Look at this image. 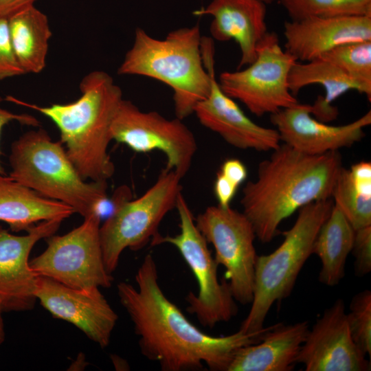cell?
<instances>
[{"mask_svg": "<svg viewBox=\"0 0 371 371\" xmlns=\"http://www.w3.org/2000/svg\"><path fill=\"white\" fill-rule=\"evenodd\" d=\"M348 322L353 341L361 351L371 357V291L363 290L352 299Z\"/></svg>", "mask_w": 371, "mask_h": 371, "instance_id": "83f0119b", "label": "cell"}, {"mask_svg": "<svg viewBox=\"0 0 371 371\" xmlns=\"http://www.w3.org/2000/svg\"><path fill=\"white\" fill-rule=\"evenodd\" d=\"M264 3H265L266 4H268V3H271L273 1H274L275 0H261Z\"/></svg>", "mask_w": 371, "mask_h": 371, "instance_id": "d590c367", "label": "cell"}, {"mask_svg": "<svg viewBox=\"0 0 371 371\" xmlns=\"http://www.w3.org/2000/svg\"><path fill=\"white\" fill-rule=\"evenodd\" d=\"M238 187L247 177V169L238 159H226L221 166L218 171Z\"/></svg>", "mask_w": 371, "mask_h": 371, "instance_id": "1f68e13d", "label": "cell"}, {"mask_svg": "<svg viewBox=\"0 0 371 371\" xmlns=\"http://www.w3.org/2000/svg\"><path fill=\"white\" fill-rule=\"evenodd\" d=\"M355 258L356 276L363 277L371 271V225L355 230L351 251Z\"/></svg>", "mask_w": 371, "mask_h": 371, "instance_id": "f546056e", "label": "cell"}, {"mask_svg": "<svg viewBox=\"0 0 371 371\" xmlns=\"http://www.w3.org/2000/svg\"><path fill=\"white\" fill-rule=\"evenodd\" d=\"M201 51L204 65L211 74L212 87L209 95L194 110L200 123L235 148L260 152L278 148L281 144L278 131L253 122L221 89L215 78L214 45L210 38H202Z\"/></svg>", "mask_w": 371, "mask_h": 371, "instance_id": "4fadbf2b", "label": "cell"}, {"mask_svg": "<svg viewBox=\"0 0 371 371\" xmlns=\"http://www.w3.org/2000/svg\"><path fill=\"white\" fill-rule=\"evenodd\" d=\"M135 278L137 287L126 282L117 285L118 297L133 324L141 353L157 362L162 371L200 370L204 365L212 371H227L235 352L260 341L269 328L249 334L238 330L221 337L205 333L166 296L150 254Z\"/></svg>", "mask_w": 371, "mask_h": 371, "instance_id": "6da1fadb", "label": "cell"}, {"mask_svg": "<svg viewBox=\"0 0 371 371\" xmlns=\"http://www.w3.org/2000/svg\"><path fill=\"white\" fill-rule=\"evenodd\" d=\"M101 217L93 212L78 227L47 238V248L30 261L38 276L80 290L109 288L113 278L105 268L100 239Z\"/></svg>", "mask_w": 371, "mask_h": 371, "instance_id": "9c48e42d", "label": "cell"}, {"mask_svg": "<svg viewBox=\"0 0 371 371\" xmlns=\"http://www.w3.org/2000/svg\"><path fill=\"white\" fill-rule=\"evenodd\" d=\"M327 60L344 71L361 88L362 93L371 100V41L339 45L324 54Z\"/></svg>", "mask_w": 371, "mask_h": 371, "instance_id": "484cf974", "label": "cell"}, {"mask_svg": "<svg viewBox=\"0 0 371 371\" xmlns=\"http://www.w3.org/2000/svg\"><path fill=\"white\" fill-rule=\"evenodd\" d=\"M111 133L112 140L137 153L161 151L166 157L164 170L174 171L181 178L190 169L197 150L195 137L182 120L142 111L124 99L115 115Z\"/></svg>", "mask_w": 371, "mask_h": 371, "instance_id": "7c38bea8", "label": "cell"}, {"mask_svg": "<svg viewBox=\"0 0 371 371\" xmlns=\"http://www.w3.org/2000/svg\"><path fill=\"white\" fill-rule=\"evenodd\" d=\"M9 176L44 197L70 206L84 218L107 211L106 181H86L63 144L43 129L27 131L11 145Z\"/></svg>", "mask_w": 371, "mask_h": 371, "instance_id": "5b68a950", "label": "cell"}, {"mask_svg": "<svg viewBox=\"0 0 371 371\" xmlns=\"http://www.w3.org/2000/svg\"><path fill=\"white\" fill-rule=\"evenodd\" d=\"M355 229L335 205L322 225L314 243L313 254L321 260L319 281L328 286L337 285L345 276V266L351 253Z\"/></svg>", "mask_w": 371, "mask_h": 371, "instance_id": "603a6c76", "label": "cell"}, {"mask_svg": "<svg viewBox=\"0 0 371 371\" xmlns=\"http://www.w3.org/2000/svg\"><path fill=\"white\" fill-rule=\"evenodd\" d=\"M79 88L80 97L67 104L41 106L10 100L41 113L56 124L69 158L84 179L106 181L115 172L108 147L122 92L109 74L99 70L87 74Z\"/></svg>", "mask_w": 371, "mask_h": 371, "instance_id": "3957f363", "label": "cell"}, {"mask_svg": "<svg viewBox=\"0 0 371 371\" xmlns=\"http://www.w3.org/2000/svg\"><path fill=\"white\" fill-rule=\"evenodd\" d=\"M62 221H41L23 236L14 235L0 226V301L3 311L34 308L38 276L30 266L29 256L34 245L54 234Z\"/></svg>", "mask_w": 371, "mask_h": 371, "instance_id": "2e32d148", "label": "cell"}, {"mask_svg": "<svg viewBox=\"0 0 371 371\" xmlns=\"http://www.w3.org/2000/svg\"><path fill=\"white\" fill-rule=\"evenodd\" d=\"M3 309L0 301V346L3 344L5 340V330H4V324L2 313Z\"/></svg>", "mask_w": 371, "mask_h": 371, "instance_id": "e575fe53", "label": "cell"}, {"mask_svg": "<svg viewBox=\"0 0 371 371\" xmlns=\"http://www.w3.org/2000/svg\"><path fill=\"white\" fill-rule=\"evenodd\" d=\"M24 74L12 45L8 20L0 16V80Z\"/></svg>", "mask_w": 371, "mask_h": 371, "instance_id": "f1b7e54d", "label": "cell"}, {"mask_svg": "<svg viewBox=\"0 0 371 371\" xmlns=\"http://www.w3.org/2000/svg\"><path fill=\"white\" fill-rule=\"evenodd\" d=\"M333 205L330 198L300 208L293 226L283 232L284 240L280 246L269 254L257 256L254 297L249 313L241 323L239 330L242 332L249 334L263 329L272 306L291 295Z\"/></svg>", "mask_w": 371, "mask_h": 371, "instance_id": "8992f818", "label": "cell"}, {"mask_svg": "<svg viewBox=\"0 0 371 371\" xmlns=\"http://www.w3.org/2000/svg\"><path fill=\"white\" fill-rule=\"evenodd\" d=\"M181 179L174 171L164 169L139 197L131 200L126 194L114 199L113 212L100 227L103 260L109 273L116 269L125 249L139 250L158 233L163 218L176 207Z\"/></svg>", "mask_w": 371, "mask_h": 371, "instance_id": "52a82bcc", "label": "cell"}, {"mask_svg": "<svg viewBox=\"0 0 371 371\" xmlns=\"http://www.w3.org/2000/svg\"><path fill=\"white\" fill-rule=\"evenodd\" d=\"M331 198L355 230L371 225V187L356 182L349 170L340 169Z\"/></svg>", "mask_w": 371, "mask_h": 371, "instance_id": "d4e9b609", "label": "cell"}, {"mask_svg": "<svg viewBox=\"0 0 371 371\" xmlns=\"http://www.w3.org/2000/svg\"><path fill=\"white\" fill-rule=\"evenodd\" d=\"M285 50L297 61L320 58L350 43L371 41V16L311 17L284 23Z\"/></svg>", "mask_w": 371, "mask_h": 371, "instance_id": "ac0fdd59", "label": "cell"}, {"mask_svg": "<svg viewBox=\"0 0 371 371\" xmlns=\"http://www.w3.org/2000/svg\"><path fill=\"white\" fill-rule=\"evenodd\" d=\"M179 218V234H156L151 245L170 244L176 247L190 267L198 284V293L190 291L186 297L187 311L194 315L204 327L212 328L220 322L232 319L238 313L228 282L218 280V263L212 257L207 242L197 228L193 214L182 193L177 201Z\"/></svg>", "mask_w": 371, "mask_h": 371, "instance_id": "ba28073f", "label": "cell"}, {"mask_svg": "<svg viewBox=\"0 0 371 371\" xmlns=\"http://www.w3.org/2000/svg\"><path fill=\"white\" fill-rule=\"evenodd\" d=\"M3 101V98L0 95V138L3 128L12 121H16L21 124L37 126H38V121L36 117L32 115L22 113L17 114L9 111L1 106V103ZM2 155L0 148V157ZM0 175H5V170L1 164L0 159Z\"/></svg>", "mask_w": 371, "mask_h": 371, "instance_id": "d6a6232c", "label": "cell"}, {"mask_svg": "<svg viewBox=\"0 0 371 371\" xmlns=\"http://www.w3.org/2000/svg\"><path fill=\"white\" fill-rule=\"evenodd\" d=\"M307 321L270 326L260 341L240 348L227 371H291L309 330Z\"/></svg>", "mask_w": 371, "mask_h": 371, "instance_id": "ffe728a7", "label": "cell"}, {"mask_svg": "<svg viewBox=\"0 0 371 371\" xmlns=\"http://www.w3.org/2000/svg\"><path fill=\"white\" fill-rule=\"evenodd\" d=\"M266 5L261 0H211L193 14L212 17L210 32L214 39L238 43L240 68L254 61L257 47L268 32Z\"/></svg>", "mask_w": 371, "mask_h": 371, "instance_id": "d6986e66", "label": "cell"}, {"mask_svg": "<svg viewBox=\"0 0 371 371\" xmlns=\"http://www.w3.org/2000/svg\"><path fill=\"white\" fill-rule=\"evenodd\" d=\"M319 84L325 91L324 97L319 96L311 105V114L317 120L328 122L336 118L338 111L331 103L345 93L355 90L362 93L361 87L334 63L324 58L299 63L296 61L289 74V87L296 96L308 85Z\"/></svg>", "mask_w": 371, "mask_h": 371, "instance_id": "7402d4cb", "label": "cell"}, {"mask_svg": "<svg viewBox=\"0 0 371 371\" xmlns=\"http://www.w3.org/2000/svg\"><path fill=\"white\" fill-rule=\"evenodd\" d=\"M12 45L25 74H38L45 65L52 37L46 14L32 5L8 19Z\"/></svg>", "mask_w": 371, "mask_h": 371, "instance_id": "cb8c5ba5", "label": "cell"}, {"mask_svg": "<svg viewBox=\"0 0 371 371\" xmlns=\"http://www.w3.org/2000/svg\"><path fill=\"white\" fill-rule=\"evenodd\" d=\"M342 166L339 151L308 155L280 144L243 188V212L256 238L270 243L285 218L312 202L330 199Z\"/></svg>", "mask_w": 371, "mask_h": 371, "instance_id": "7a4b0ae2", "label": "cell"}, {"mask_svg": "<svg viewBox=\"0 0 371 371\" xmlns=\"http://www.w3.org/2000/svg\"><path fill=\"white\" fill-rule=\"evenodd\" d=\"M38 0H0V16L9 19L32 5Z\"/></svg>", "mask_w": 371, "mask_h": 371, "instance_id": "836d02e7", "label": "cell"}, {"mask_svg": "<svg viewBox=\"0 0 371 371\" xmlns=\"http://www.w3.org/2000/svg\"><path fill=\"white\" fill-rule=\"evenodd\" d=\"M311 105L297 102L270 115L281 142L308 155H322L350 147L365 136L371 124L369 111L357 120L332 126L311 116Z\"/></svg>", "mask_w": 371, "mask_h": 371, "instance_id": "e0dca14e", "label": "cell"}, {"mask_svg": "<svg viewBox=\"0 0 371 371\" xmlns=\"http://www.w3.org/2000/svg\"><path fill=\"white\" fill-rule=\"evenodd\" d=\"M296 59L267 32L257 47L256 58L244 69L223 71L218 85L229 98L241 102L254 115L273 114L298 102L289 87V74Z\"/></svg>", "mask_w": 371, "mask_h": 371, "instance_id": "30bf717a", "label": "cell"}, {"mask_svg": "<svg viewBox=\"0 0 371 371\" xmlns=\"http://www.w3.org/2000/svg\"><path fill=\"white\" fill-rule=\"evenodd\" d=\"M201 40L199 24L172 30L164 39L137 27L117 74L149 77L169 86L175 116L183 120L194 113L211 91V74L204 65Z\"/></svg>", "mask_w": 371, "mask_h": 371, "instance_id": "277c9868", "label": "cell"}, {"mask_svg": "<svg viewBox=\"0 0 371 371\" xmlns=\"http://www.w3.org/2000/svg\"><path fill=\"white\" fill-rule=\"evenodd\" d=\"M291 21L311 17L371 16V0H278Z\"/></svg>", "mask_w": 371, "mask_h": 371, "instance_id": "4316f807", "label": "cell"}, {"mask_svg": "<svg viewBox=\"0 0 371 371\" xmlns=\"http://www.w3.org/2000/svg\"><path fill=\"white\" fill-rule=\"evenodd\" d=\"M194 221L207 243L214 247L215 260L225 267V278L234 300L244 305L251 304L258 255L256 236L249 220L231 206L217 205L206 207Z\"/></svg>", "mask_w": 371, "mask_h": 371, "instance_id": "8fae6325", "label": "cell"}, {"mask_svg": "<svg viewBox=\"0 0 371 371\" xmlns=\"http://www.w3.org/2000/svg\"><path fill=\"white\" fill-rule=\"evenodd\" d=\"M35 296L54 317L72 324L102 348L109 346L118 316L100 288L76 289L38 276Z\"/></svg>", "mask_w": 371, "mask_h": 371, "instance_id": "9a60e30c", "label": "cell"}, {"mask_svg": "<svg viewBox=\"0 0 371 371\" xmlns=\"http://www.w3.org/2000/svg\"><path fill=\"white\" fill-rule=\"evenodd\" d=\"M366 356L353 341L344 300L337 299L309 328L296 363L306 371H368Z\"/></svg>", "mask_w": 371, "mask_h": 371, "instance_id": "5bb4252c", "label": "cell"}, {"mask_svg": "<svg viewBox=\"0 0 371 371\" xmlns=\"http://www.w3.org/2000/svg\"><path fill=\"white\" fill-rule=\"evenodd\" d=\"M75 213L69 205L43 196L10 176L0 175V221L12 232H26L47 220H64Z\"/></svg>", "mask_w": 371, "mask_h": 371, "instance_id": "44dd1931", "label": "cell"}, {"mask_svg": "<svg viewBox=\"0 0 371 371\" xmlns=\"http://www.w3.org/2000/svg\"><path fill=\"white\" fill-rule=\"evenodd\" d=\"M238 188L234 183L218 172L214 183V194L218 205L223 207L230 206Z\"/></svg>", "mask_w": 371, "mask_h": 371, "instance_id": "4dcf8cb0", "label": "cell"}]
</instances>
